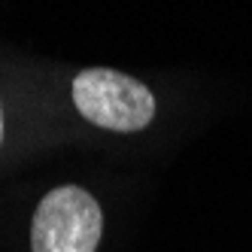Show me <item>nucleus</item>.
<instances>
[{"label": "nucleus", "instance_id": "nucleus-1", "mask_svg": "<svg viewBox=\"0 0 252 252\" xmlns=\"http://www.w3.org/2000/svg\"><path fill=\"white\" fill-rule=\"evenodd\" d=\"M70 97L85 122L103 131L134 134L155 119V94L140 79L113 67H85L73 76Z\"/></svg>", "mask_w": 252, "mask_h": 252}, {"label": "nucleus", "instance_id": "nucleus-2", "mask_svg": "<svg viewBox=\"0 0 252 252\" xmlns=\"http://www.w3.org/2000/svg\"><path fill=\"white\" fill-rule=\"evenodd\" d=\"M103 210L82 186H58L40 197L31 219V252H97Z\"/></svg>", "mask_w": 252, "mask_h": 252}, {"label": "nucleus", "instance_id": "nucleus-3", "mask_svg": "<svg viewBox=\"0 0 252 252\" xmlns=\"http://www.w3.org/2000/svg\"><path fill=\"white\" fill-rule=\"evenodd\" d=\"M0 143H3V103H0Z\"/></svg>", "mask_w": 252, "mask_h": 252}]
</instances>
